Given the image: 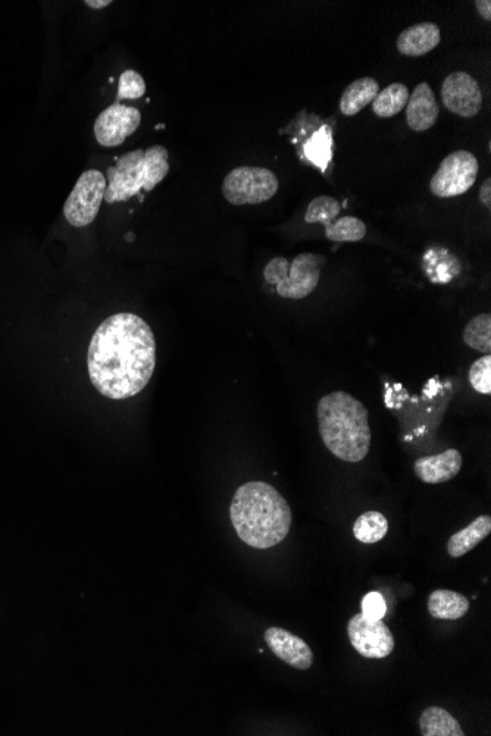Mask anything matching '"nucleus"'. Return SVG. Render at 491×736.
<instances>
[{"label":"nucleus","instance_id":"1","mask_svg":"<svg viewBox=\"0 0 491 736\" xmlns=\"http://www.w3.org/2000/svg\"><path fill=\"white\" fill-rule=\"evenodd\" d=\"M156 368V341L148 322L134 313H115L90 340V381L106 399L127 400L145 390Z\"/></svg>","mask_w":491,"mask_h":736},{"label":"nucleus","instance_id":"2","mask_svg":"<svg viewBox=\"0 0 491 736\" xmlns=\"http://www.w3.org/2000/svg\"><path fill=\"white\" fill-rule=\"evenodd\" d=\"M230 518L236 534L249 547L267 550L286 540L292 509L267 482H247L234 494Z\"/></svg>","mask_w":491,"mask_h":736},{"label":"nucleus","instance_id":"3","mask_svg":"<svg viewBox=\"0 0 491 736\" xmlns=\"http://www.w3.org/2000/svg\"><path fill=\"white\" fill-rule=\"evenodd\" d=\"M317 415L322 441L337 459L358 463L367 457L371 428L364 404L349 393L334 391L322 397Z\"/></svg>","mask_w":491,"mask_h":736},{"label":"nucleus","instance_id":"4","mask_svg":"<svg viewBox=\"0 0 491 736\" xmlns=\"http://www.w3.org/2000/svg\"><path fill=\"white\" fill-rule=\"evenodd\" d=\"M170 172L168 150L164 146H150L124 153L106 171L105 202L108 205L125 202L139 196L142 191H152L165 180Z\"/></svg>","mask_w":491,"mask_h":736},{"label":"nucleus","instance_id":"5","mask_svg":"<svg viewBox=\"0 0 491 736\" xmlns=\"http://www.w3.org/2000/svg\"><path fill=\"white\" fill-rule=\"evenodd\" d=\"M324 262L322 256L314 253H302L293 262L286 258H274L265 266L264 278L277 288V293L284 299H306L320 284Z\"/></svg>","mask_w":491,"mask_h":736},{"label":"nucleus","instance_id":"6","mask_svg":"<svg viewBox=\"0 0 491 736\" xmlns=\"http://www.w3.org/2000/svg\"><path fill=\"white\" fill-rule=\"evenodd\" d=\"M280 181L271 169L234 168L222 183V194L234 206L261 205L277 194Z\"/></svg>","mask_w":491,"mask_h":736},{"label":"nucleus","instance_id":"7","mask_svg":"<svg viewBox=\"0 0 491 736\" xmlns=\"http://www.w3.org/2000/svg\"><path fill=\"white\" fill-rule=\"evenodd\" d=\"M106 177L98 169L83 172L64 205V216L68 224L84 228L95 221L105 200Z\"/></svg>","mask_w":491,"mask_h":736},{"label":"nucleus","instance_id":"8","mask_svg":"<svg viewBox=\"0 0 491 736\" xmlns=\"http://www.w3.org/2000/svg\"><path fill=\"white\" fill-rule=\"evenodd\" d=\"M478 168L477 158L468 150L450 153L431 178V193L442 199L462 196L474 186Z\"/></svg>","mask_w":491,"mask_h":736},{"label":"nucleus","instance_id":"9","mask_svg":"<svg viewBox=\"0 0 491 736\" xmlns=\"http://www.w3.org/2000/svg\"><path fill=\"white\" fill-rule=\"evenodd\" d=\"M350 644L365 659H386L394 650V637L383 620L355 615L347 625Z\"/></svg>","mask_w":491,"mask_h":736},{"label":"nucleus","instance_id":"10","mask_svg":"<svg viewBox=\"0 0 491 736\" xmlns=\"http://www.w3.org/2000/svg\"><path fill=\"white\" fill-rule=\"evenodd\" d=\"M140 124H142V114L139 109L117 102L102 111L93 125V133L100 146L118 147L131 134L136 133Z\"/></svg>","mask_w":491,"mask_h":736},{"label":"nucleus","instance_id":"11","mask_svg":"<svg viewBox=\"0 0 491 736\" xmlns=\"http://www.w3.org/2000/svg\"><path fill=\"white\" fill-rule=\"evenodd\" d=\"M442 100L452 114L474 118L483 106V92L478 81L468 72H452L443 81Z\"/></svg>","mask_w":491,"mask_h":736},{"label":"nucleus","instance_id":"12","mask_svg":"<svg viewBox=\"0 0 491 736\" xmlns=\"http://www.w3.org/2000/svg\"><path fill=\"white\" fill-rule=\"evenodd\" d=\"M265 641L272 653L297 670H308L314 665V653L311 647L302 638L283 628H268L265 631Z\"/></svg>","mask_w":491,"mask_h":736},{"label":"nucleus","instance_id":"13","mask_svg":"<svg viewBox=\"0 0 491 736\" xmlns=\"http://www.w3.org/2000/svg\"><path fill=\"white\" fill-rule=\"evenodd\" d=\"M405 109L406 121H408L411 130L417 131V133L433 128L440 114L436 95H434L433 89L428 83H421L415 87L414 92L409 96L408 105Z\"/></svg>","mask_w":491,"mask_h":736},{"label":"nucleus","instance_id":"14","mask_svg":"<svg viewBox=\"0 0 491 736\" xmlns=\"http://www.w3.org/2000/svg\"><path fill=\"white\" fill-rule=\"evenodd\" d=\"M415 474L425 484H443L459 475L462 469V454L455 449L433 456L419 457L414 465Z\"/></svg>","mask_w":491,"mask_h":736},{"label":"nucleus","instance_id":"15","mask_svg":"<svg viewBox=\"0 0 491 736\" xmlns=\"http://www.w3.org/2000/svg\"><path fill=\"white\" fill-rule=\"evenodd\" d=\"M440 40H442V33H440L439 25L419 23L400 33L397 39V50L402 55L418 58L436 49L440 45Z\"/></svg>","mask_w":491,"mask_h":736},{"label":"nucleus","instance_id":"16","mask_svg":"<svg viewBox=\"0 0 491 736\" xmlns=\"http://www.w3.org/2000/svg\"><path fill=\"white\" fill-rule=\"evenodd\" d=\"M491 532V518L489 515L474 519L467 528L456 532L447 543V553L450 557H464L469 551L474 550L478 544L483 543Z\"/></svg>","mask_w":491,"mask_h":736},{"label":"nucleus","instance_id":"17","mask_svg":"<svg viewBox=\"0 0 491 736\" xmlns=\"http://www.w3.org/2000/svg\"><path fill=\"white\" fill-rule=\"evenodd\" d=\"M471 603L464 594L450 590H436L428 597V612L434 619L458 620L469 612Z\"/></svg>","mask_w":491,"mask_h":736},{"label":"nucleus","instance_id":"18","mask_svg":"<svg viewBox=\"0 0 491 736\" xmlns=\"http://www.w3.org/2000/svg\"><path fill=\"white\" fill-rule=\"evenodd\" d=\"M380 92V86H378L377 80L372 77L359 78V80L353 81L344 90L342 99H340V111L346 117H353V115L359 114L365 106L369 103L374 102Z\"/></svg>","mask_w":491,"mask_h":736},{"label":"nucleus","instance_id":"19","mask_svg":"<svg viewBox=\"0 0 491 736\" xmlns=\"http://www.w3.org/2000/svg\"><path fill=\"white\" fill-rule=\"evenodd\" d=\"M419 729L424 736H464L458 720L447 710L440 707H428L421 714Z\"/></svg>","mask_w":491,"mask_h":736},{"label":"nucleus","instance_id":"20","mask_svg":"<svg viewBox=\"0 0 491 736\" xmlns=\"http://www.w3.org/2000/svg\"><path fill=\"white\" fill-rule=\"evenodd\" d=\"M409 96H411V93H409V89L405 84H390L386 89L378 92L377 97L372 102V111L380 118L396 117L397 114L405 111Z\"/></svg>","mask_w":491,"mask_h":736},{"label":"nucleus","instance_id":"21","mask_svg":"<svg viewBox=\"0 0 491 736\" xmlns=\"http://www.w3.org/2000/svg\"><path fill=\"white\" fill-rule=\"evenodd\" d=\"M389 532V521L383 513L371 512L359 516L353 523V535L356 540L364 544H375L383 540Z\"/></svg>","mask_w":491,"mask_h":736},{"label":"nucleus","instance_id":"22","mask_svg":"<svg viewBox=\"0 0 491 736\" xmlns=\"http://www.w3.org/2000/svg\"><path fill=\"white\" fill-rule=\"evenodd\" d=\"M464 341L471 349L490 355L491 352V315L481 313L468 322L464 330Z\"/></svg>","mask_w":491,"mask_h":736},{"label":"nucleus","instance_id":"23","mask_svg":"<svg viewBox=\"0 0 491 736\" xmlns=\"http://www.w3.org/2000/svg\"><path fill=\"white\" fill-rule=\"evenodd\" d=\"M367 234L365 222L356 216H342L325 228V237L336 243H356Z\"/></svg>","mask_w":491,"mask_h":736},{"label":"nucleus","instance_id":"24","mask_svg":"<svg viewBox=\"0 0 491 736\" xmlns=\"http://www.w3.org/2000/svg\"><path fill=\"white\" fill-rule=\"evenodd\" d=\"M342 212L339 200L331 196H318L309 203L306 209L305 221L308 224H322L324 228L333 224Z\"/></svg>","mask_w":491,"mask_h":736},{"label":"nucleus","instance_id":"25","mask_svg":"<svg viewBox=\"0 0 491 736\" xmlns=\"http://www.w3.org/2000/svg\"><path fill=\"white\" fill-rule=\"evenodd\" d=\"M331 130L325 125L322 127L305 146L306 155L309 161L315 165H320L322 169L327 167L328 161L331 159Z\"/></svg>","mask_w":491,"mask_h":736},{"label":"nucleus","instance_id":"26","mask_svg":"<svg viewBox=\"0 0 491 736\" xmlns=\"http://www.w3.org/2000/svg\"><path fill=\"white\" fill-rule=\"evenodd\" d=\"M146 93L145 78L134 70H127L121 74L120 83H118L117 102L121 100L142 99Z\"/></svg>","mask_w":491,"mask_h":736},{"label":"nucleus","instance_id":"27","mask_svg":"<svg viewBox=\"0 0 491 736\" xmlns=\"http://www.w3.org/2000/svg\"><path fill=\"white\" fill-rule=\"evenodd\" d=\"M469 382L477 393L491 394V356L484 355L472 363L469 369Z\"/></svg>","mask_w":491,"mask_h":736},{"label":"nucleus","instance_id":"28","mask_svg":"<svg viewBox=\"0 0 491 736\" xmlns=\"http://www.w3.org/2000/svg\"><path fill=\"white\" fill-rule=\"evenodd\" d=\"M387 613V603L383 595L372 591L362 600V615L368 620H383Z\"/></svg>","mask_w":491,"mask_h":736},{"label":"nucleus","instance_id":"29","mask_svg":"<svg viewBox=\"0 0 491 736\" xmlns=\"http://www.w3.org/2000/svg\"><path fill=\"white\" fill-rule=\"evenodd\" d=\"M480 200L486 208H491V180L487 178L480 190Z\"/></svg>","mask_w":491,"mask_h":736},{"label":"nucleus","instance_id":"30","mask_svg":"<svg viewBox=\"0 0 491 736\" xmlns=\"http://www.w3.org/2000/svg\"><path fill=\"white\" fill-rule=\"evenodd\" d=\"M475 8H477L478 14L486 21L491 20V2L490 0H477L475 2Z\"/></svg>","mask_w":491,"mask_h":736},{"label":"nucleus","instance_id":"31","mask_svg":"<svg viewBox=\"0 0 491 736\" xmlns=\"http://www.w3.org/2000/svg\"><path fill=\"white\" fill-rule=\"evenodd\" d=\"M84 5L89 6L92 9H105L109 5H112V0H86Z\"/></svg>","mask_w":491,"mask_h":736}]
</instances>
